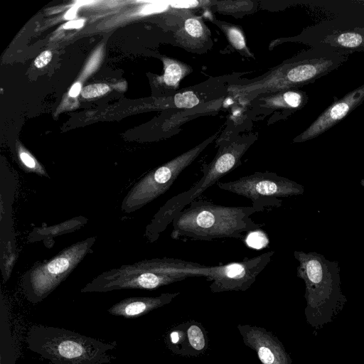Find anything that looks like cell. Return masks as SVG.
I'll use <instances>...</instances> for the list:
<instances>
[{
    "label": "cell",
    "instance_id": "6da1fadb",
    "mask_svg": "<svg viewBox=\"0 0 364 364\" xmlns=\"http://www.w3.org/2000/svg\"><path fill=\"white\" fill-rule=\"evenodd\" d=\"M211 266L178 258L144 259L99 274L81 290L107 292L122 289H155L189 277H207Z\"/></svg>",
    "mask_w": 364,
    "mask_h": 364
},
{
    "label": "cell",
    "instance_id": "7a4b0ae2",
    "mask_svg": "<svg viewBox=\"0 0 364 364\" xmlns=\"http://www.w3.org/2000/svg\"><path fill=\"white\" fill-rule=\"evenodd\" d=\"M256 212L252 206H226L196 199L173 218L171 236L202 241L242 238L244 233L259 228L250 218Z\"/></svg>",
    "mask_w": 364,
    "mask_h": 364
},
{
    "label": "cell",
    "instance_id": "3957f363",
    "mask_svg": "<svg viewBox=\"0 0 364 364\" xmlns=\"http://www.w3.org/2000/svg\"><path fill=\"white\" fill-rule=\"evenodd\" d=\"M27 348L53 364H109L117 343L105 342L58 327L34 324L26 336Z\"/></svg>",
    "mask_w": 364,
    "mask_h": 364
},
{
    "label": "cell",
    "instance_id": "277c9868",
    "mask_svg": "<svg viewBox=\"0 0 364 364\" xmlns=\"http://www.w3.org/2000/svg\"><path fill=\"white\" fill-rule=\"evenodd\" d=\"M252 141H234L221 146L212 161L203 167V176L190 189L170 198L153 221L151 235L156 237L173 218L220 178L241 164V159Z\"/></svg>",
    "mask_w": 364,
    "mask_h": 364
},
{
    "label": "cell",
    "instance_id": "5b68a950",
    "mask_svg": "<svg viewBox=\"0 0 364 364\" xmlns=\"http://www.w3.org/2000/svg\"><path fill=\"white\" fill-rule=\"evenodd\" d=\"M95 240L92 237L78 241L51 259L34 264L21 279L26 299L36 304L48 297L91 251Z\"/></svg>",
    "mask_w": 364,
    "mask_h": 364
},
{
    "label": "cell",
    "instance_id": "8992f818",
    "mask_svg": "<svg viewBox=\"0 0 364 364\" xmlns=\"http://www.w3.org/2000/svg\"><path fill=\"white\" fill-rule=\"evenodd\" d=\"M305 43L312 48L348 56L364 51V11L346 12L308 29Z\"/></svg>",
    "mask_w": 364,
    "mask_h": 364
},
{
    "label": "cell",
    "instance_id": "52a82bcc",
    "mask_svg": "<svg viewBox=\"0 0 364 364\" xmlns=\"http://www.w3.org/2000/svg\"><path fill=\"white\" fill-rule=\"evenodd\" d=\"M215 136L216 134L210 136L144 176L123 199L122 210L127 213H132L166 192L181 173L196 159Z\"/></svg>",
    "mask_w": 364,
    "mask_h": 364
},
{
    "label": "cell",
    "instance_id": "ba28073f",
    "mask_svg": "<svg viewBox=\"0 0 364 364\" xmlns=\"http://www.w3.org/2000/svg\"><path fill=\"white\" fill-rule=\"evenodd\" d=\"M216 184L220 189L249 198L257 212L267 207H279L282 203L280 198L299 196L304 192L301 184L272 172H255Z\"/></svg>",
    "mask_w": 364,
    "mask_h": 364
},
{
    "label": "cell",
    "instance_id": "9c48e42d",
    "mask_svg": "<svg viewBox=\"0 0 364 364\" xmlns=\"http://www.w3.org/2000/svg\"><path fill=\"white\" fill-rule=\"evenodd\" d=\"M273 255L274 252L269 251L239 262L211 266L210 274L206 277L211 282V291L221 292L247 289L270 262Z\"/></svg>",
    "mask_w": 364,
    "mask_h": 364
},
{
    "label": "cell",
    "instance_id": "30bf717a",
    "mask_svg": "<svg viewBox=\"0 0 364 364\" xmlns=\"http://www.w3.org/2000/svg\"><path fill=\"white\" fill-rule=\"evenodd\" d=\"M364 102V85L351 90L328 106L311 125L296 136L295 143L314 139L346 117Z\"/></svg>",
    "mask_w": 364,
    "mask_h": 364
},
{
    "label": "cell",
    "instance_id": "8fae6325",
    "mask_svg": "<svg viewBox=\"0 0 364 364\" xmlns=\"http://www.w3.org/2000/svg\"><path fill=\"white\" fill-rule=\"evenodd\" d=\"M178 294L176 292L164 293L157 296L129 297L116 303L107 311L112 316L137 318L170 303Z\"/></svg>",
    "mask_w": 364,
    "mask_h": 364
},
{
    "label": "cell",
    "instance_id": "7c38bea8",
    "mask_svg": "<svg viewBox=\"0 0 364 364\" xmlns=\"http://www.w3.org/2000/svg\"><path fill=\"white\" fill-rule=\"evenodd\" d=\"M243 335L246 343L256 350L263 364H285L284 353L269 333L263 329L247 327Z\"/></svg>",
    "mask_w": 364,
    "mask_h": 364
},
{
    "label": "cell",
    "instance_id": "4fadbf2b",
    "mask_svg": "<svg viewBox=\"0 0 364 364\" xmlns=\"http://www.w3.org/2000/svg\"><path fill=\"white\" fill-rule=\"evenodd\" d=\"M210 34L201 17L193 16L183 21L175 33V38L180 46L187 49L196 50L205 44Z\"/></svg>",
    "mask_w": 364,
    "mask_h": 364
},
{
    "label": "cell",
    "instance_id": "5bb4252c",
    "mask_svg": "<svg viewBox=\"0 0 364 364\" xmlns=\"http://www.w3.org/2000/svg\"><path fill=\"white\" fill-rule=\"evenodd\" d=\"M259 100L263 102L262 107L296 110L306 104L308 96L304 91L290 89L262 97Z\"/></svg>",
    "mask_w": 364,
    "mask_h": 364
},
{
    "label": "cell",
    "instance_id": "9a60e30c",
    "mask_svg": "<svg viewBox=\"0 0 364 364\" xmlns=\"http://www.w3.org/2000/svg\"><path fill=\"white\" fill-rule=\"evenodd\" d=\"M164 73L161 77L163 83L171 89L178 88L181 80L188 75L192 68L187 64L171 58H164Z\"/></svg>",
    "mask_w": 364,
    "mask_h": 364
},
{
    "label": "cell",
    "instance_id": "2e32d148",
    "mask_svg": "<svg viewBox=\"0 0 364 364\" xmlns=\"http://www.w3.org/2000/svg\"><path fill=\"white\" fill-rule=\"evenodd\" d=\"M221 28L230 43L235 50L243 52L247 56L253 57L246 46L245 38L241 28L228 23L222 24Z\"/></svg>",
    "mask_w": 364,
    "mask_h": 364
},
{
    "label": "cell",
    "instance_id": "e0dca14e",
    "mask_svg": "<svg viewBox=\"0 0 364 364\" xmlns=\"http://www.w3.org/2000/svg\"><path fill=\"white\" fill-rule=\"evenodd\" d=\"M173 103L176 107L190 109L200 103V99L192 90L178 92L173 97Z\"/></svg>",
    "mask_w": 364,
    "mask_h": 364
},
{
    "label": "cell",
    "instance_id": "ac0fdd59",
    "mask_svg": "<svg viewBox=\"0 0 364 364\" xmlns=\"http://www.w3.org/2000/svg\"><path fill=\"white\" fill-rule=\"evenodd\" d=\"M188 336L191 346L198 350L205 347V339L201 329L196 325L191 326L188 330Z\"/></svg>",
    "mask_w": 364,
    "mask_h": 364
},
{
    "label": "cell",
    "instance_id": "d6986e66",
    "mask_svg": "<svg viewBox=\"0 0 364 364\" xmlns=\"http://www.w3.org/2000/svg\"><path fill=\"white\" fill-rule=\"evenodd\" d=\"M109 90L105 84H93L85 87L81 90V95L84 98H94L105 95Z\"/></svg>",
    "mask_w": 364,
    "mask_h": 364
},
{
    "label": "cell",
    "instance_id": "ffe728a7",
    "mask_svg": "<svg viewBox=\"0 0 364 364\" xmlns=\"http://www.w3.org/2000/svg\"><path fill=\"white\" fill-rule=\"evenodd\" d=\"M250 3L247 1H219L216 5L220 11L232 13L246 9Z\"/></svg>",
    "mask_w": 364,
    "mask_h": 364
},
{
    "label": "cell",
    "instance_id": "44dd1931",
    "mask_svg": "<svg viewBox=\"0 0 364 364\" xmlns=\"http://www.w3.org/2000/svg\"><path fill=\"white\" fill-rule=\"evenodd\" d=\"M169 2L158 1L146 5L141 10L143 14H151L164 11L168 8Z\"/></svg>",
    "mask_w": 364,
    "mask_h": 364
},
{
    "label": "cell",
    "instance_id": "7402d4cb",
    "mask_svg": "<svg viewBox=\"0 0 364 364\" xmlns=\"http://www.w3.org/2000/svg\"><path fill=\"white\" fill-rule=\"evenodd\" d=\"M208 1H170L169 6L176 9H192L200 6V4H206Z\"/></svg>",
    "mask_w": 364,
    "mask_h": 364
},
{
    "label": "cell",
    "instance_id": "603a6c76",
    "mask_svg": "<svg viewBox=\"0 0 364 364\" xmlns=\"http://www.w3.org/2000/svg\"><path fill=\"white\" fill-rule=\"evenodd\" d=\"M52 58V53L49 50L43 51L35 60L34 65L37 68L47 65Z\"/></svg>",
    "mask_w": 364,
    "mask_h": 364
},
{
    "label": "cell",
    "instance_id": "cb8c5ba5",
    "mask_svg": "<svg viewBox=\"0 0 364 364\" xmlns=\"http://www.w3.org/2000/svg\"><path fill=\"white\" fill-rule=\"evenodd\" d=\"M84 24L83 20L70 21L63 26L65 29L80 28Z\"/></svg>",
    "mask_w": 364,
    "mask_h": 364
},
{
    "label": "cell",
    "instance_id": "d4e9b609",
    "mask_svg": "<svg viewBox=\"0 0 364 364\" xmlns=\"http://www.w3.org/2000/svg\"><path fill=\"white\" fill-rule=\"evenodd\" d=\"M81 84L80 82H76L70 88L69 95L72 97H75L80 92H81Z\"/></svg>",
    "mask_w": 364,
    "mask_h": 364
},
{
    "label": "cell",
    "instance_id": "484cf974",
    "mask_svg": "<svg viewBox=\"0 0 364 364\" xmlns=\"http://www.w3.org/2000/svg\"><path fill=\"white\" fill-rule=\"evenodd\" d=\"M77 7L78 6H75L70 8L65 14V18L68 20L73 18L76 15Z\"/></svg>",
    "mask_w": 364,
    "mask_h": 364
},
{
    "label": "cell",
    "instance_id": "4316f807",
    "mask_svg": "<svg viewBox=\"0 0 364 364\" xmlns=\"http://www.w3.org/2000/svg\"><path fill=\"white\" fill-rule=\"evenodd\" d=\"M171 338L173 343H176L178 341V334L176 332H173L171 334Z\"/></svg>",
    "mask_w": 364,
    "mask_h": 364
}]
</instances>
